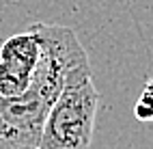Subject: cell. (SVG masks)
Wrapping results in <instances>:
<instances>
[{
	"instance_id": "1",
	"label": "cell",
	"mask_w": 153,
	"mask_h": 149,
	"mask_svg": "<svg viewBox=\"0 0 153 149\" xmlns=\"http://www.w3.org/2000/svg\"><path fill=\"white\" fill-rule=\"evenodd\" d=\"M97 108L99 91L86 61L67 74V80L43 121L37 149H88Z\"/></svg>"
},
{
	"instance_id": "2",
	"label": "cell",
	"mask_w": 153,
	"mask_h": 149,
	"mask_svg": "<svg viewBox=\"0 0 153 149\" xmlns=\"http://www.w3.org/2000/svg\"><path fill=\"white\" fill-rule=\"evenodd\" d=\"M58 93L30 80L19 97L0 95V149H37L43 121Z\"/></svg>"
},
{
	"instance_id": "3",
	"label": "cell",
	"mask_w": 153,
	"mask_h": 149,
	"mask_svg": "<svg viewBox=\"0 0 153 149\" xmlns=\"http://www.w3.org/2000/svg\"><path fill=\"white\" fill-rule=\"evenodd\" d=\"M39 61V39L30 31L11 35L0 45V95L19 97L28 91Z\"/></svg>"
},
{
	"instance_id": "4",
	"label": "cell",
	"mask_w": 153,
	"mask_h": 149,
	"mask_svg": "<svg viewBox=\"0 0 153 149\" xmlns=\"http://www.w3.org/2000/svg\"><path fill=\"white\" fill-rule=\"evenodd\" d=\"M134 115L140 119V121H153V99L142 93L138 104L134 106Z\"/></svg>"
},
{
	"instance_id": "5",
	"label": "cell",
	"mask_w": 153,
	"mask_h": 149,
	"mask_svg": "<svg viewBox=\"0 0 153 149\" xmlns=\"http://www.w3.org/2000/svg\"><path fill=\"white\" fill-rule=\"evenodd\" d=\"M142 93H145L147 97H151V99H153V80H149V82H147V86H145V91H142Z\"/></svg>"
}]
</instances>
